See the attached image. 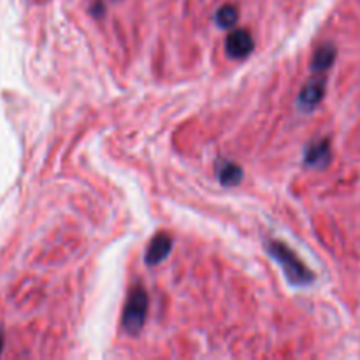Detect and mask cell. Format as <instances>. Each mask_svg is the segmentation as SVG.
I'll list each match as a JSON object with an SVG mask.
<instances>
[{
  "label": "cell",
  "mask_w": 360,
  "mask_h": 360,
  "mask_svg": "<svg viewBox=\"0 0 360 360\" xmlns=\"http://www.w3.org/2000/svg\"><path fill=\"white\" fill-rule=\"evenodd\" d=\"M0 350H2V334H0Z\"/></svg>",
  "instance_id": "10"
},
{
  "label": "cell",
  "mask_w": 360,
  "mask_h": 360,
  "mask_svg": "<svg viewBox=\"0 0 360 360\" xmlns=\"http://www.w3.org/2000/svg\"><path fill=\"white\" fill-rule=\"evenodd\" d=\"M326 94V79L323 77H315V79L309 81L304 88L301 90L299 95V108L302 111H311L319 105V102L323 98Z\"/></svg>",
  "instance_id": "4"
},
{
  "label": "cell",
  "mask_w": 360,
  "mask_h": 360,
  "mask_svg": "<svg viewBox=\"0 0 360 360\" xmlns=\"http://www.w3.org/2000/svg\"><path fill=\"white\" fill-rule=\"evenodd\" d=\"M271 255L274 257L278 264L281 266L283 273L287 274L288 281L295 287H306V285L313 283L315 281V274L301 262L297 255H295L292 250H288V246H285L280 241H271L267 245Z\"/></svg>",
  "instance_id": "1"
},
{
  "label": "cell",
  "mask_w": 360,
  "mask_h": 360,
  "mask_svg": "<svg viewBox=\"0 0 360 360\" xmlns=\"http://www.w3.org/2000/svg\"><path fill=\"white\" fill-rule=\"evenodd\" d=\"M171 248L172 239L169 238L167 234H158L157 238L150 243V248H148L144 259H146V262L150 264V266H157V264H160L165 257H169Z\"/></svg>",
  "instance_id": "6"
},
{
  "label": "cell",
  "mask_w": 360,
  "mask_h": 360,
  "mask_svg": "<svg viewBox=\"0 0 360 360\" xmlns=\"http://www.w3.org/2000/svg\"><path fill=\"white\" fill-rule=\"evenodd\" d=\"M333 153H330V143L327 139L319 141V143L309 144L304 153V164L308 167H326L329 165Z\"/></svg>",
  "instance_id": "5"
},
{
  "label": "cell",
  "mask_w": 360,
  "mask_h": 360,
  "mask_svg": "<svg viewBox=\"0 0 360 360\" xmlns=\"http://www.w3.org/2000/svg\"><path fill=\"white\" fill-rule=\"evenodd\" d=\"M148 315V294L143 288H134L127 299L125 311H123V329L129 334H136L143 329Z\"/></svg>",
  "instance_id": "2"
},
{
  "label": "cell",
  "mask_w": 360,
  "mask_h": 360,
  "mask_svg": "<svg viewBox=\"0 0 360 360\" xmlns=\"http://www.w3.org/2000/svg\"><path fill=\"white\" fill-rule=\"evenodd\" d=\"M334 60H336V48H334L333 44L320 46L311 60V70L316 74L326 72V70L330 69V65L334 63Z\"/></svg>",
  "instance_id": "7"
},
{
  "label": "cell",
  "mask_w": 360,
  "mask_h": 360,
  "mask_svg": "<svg viewBox=\"0 0 360 360\" xmlns=\"http://www.w3.org/2000/svg\"><path fill=\"white\" fill-rule=\"evenodd\" d=\"M217 176L220 179L221 185L225 186H234L241 183L243 178V169L239 165L232 164V162L221 160L217 164Z\"/></svg>",
  "instance_id": "8"
},
{
  "label": "cell",
  "mask_w": 360,
  "mask_h": 360,
  "mask_svg": "<svg viewBox=\"0 0 360 360\" xmlns=\"http://www.w3.org/2000/svg\"><path fill=\"white\" fill-rule=\"evenodd\" d=\"M253 46H255L253 44V37L245 28L231 32L227 37V42H225L227 55L232 56V58H246L253 51Z\"/></svg>",
  "instance_id": "3"
},
{
  "label": "cell",
  "mask_w": 360,
  "mask_h": 360,
  "mask_svg": "<svg viewBox=\"0 0 360 360\" xmlns=\"http://www.w3.org/2000/svg\"><path fill=\"white\" fill-rule=\"evenodd\" d=\"M238 9L234 6H224L221 9H218L217 13V23L221 28H231L238 23Z\"/></svg>",
  "instance_id": "9"
}]
</instances>
